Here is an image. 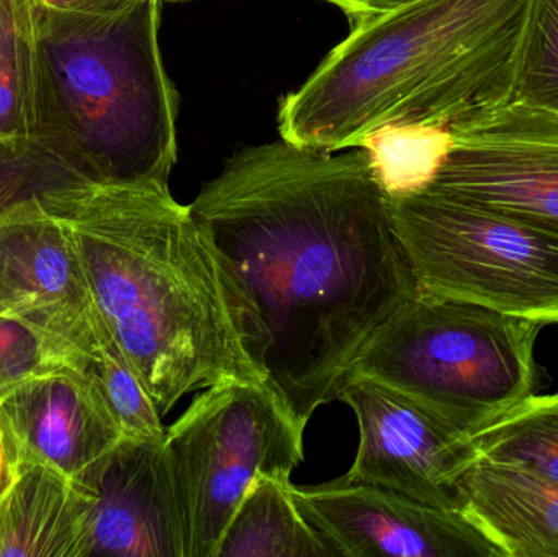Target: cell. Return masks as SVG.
I'll use <instances>...</instances> for the list:
<instances>
[{
	"label": "cell",
	"mask_w": 558,
	"mask_h": 557,
	"mask_svg": "<svg viewBox=\"0 0 558 557\" xmlns=\"http://www.w3.org/2000/svg\"><path fill=\"white\" fill-rule=\"evenodd\" d=\"M478 457L523 468L558 484V414L544 396H530L472 435Z\"/></svg>",
	"instance_id": "obj_18"
},
{
	"label": "cell",
	"mask_w": 558,
	"mask_h": 557,
	"mask_svg": "<svg viewBox=\"0 0 558 557\" xmlns=\"http://www.w3.org/2000/svg\"><path fill=\"white\" fill-rule=\"evenodd\" d=\"M337 401L353 411L360 427L347 480L386 487L426 506L456 509V483L478 458L471 438L366 376H347Z\"/></svg>",
	"instance_id": "obj_10"
},
{
	"label": "cell",
	"mask_w": 558,
	"mask_h": 557,
	"mask_svg": "<svg viewBox=\"0 0 558 557\" xmlns=\"http://www.w3.org/2000/svg\"><path fill=\"white\" fill-rule=\"evenodd\" d=\"M531 0H415L354 25L279 104L282 141L340 153L386 126L449 128L511 104Z\"/></svg>",
	"instance_id": "obj_3"
},
{
	"label": "cell",
	"mask_w": 558,
	"mask_h": 557,
	"mask_svg": "<svg viewBox=\"0 0 558 557\" xmlns=\"http://www.w3.org/2000/svg\"><path fill=\"white\" fill-rule=\"evenodd\" d=\"M12 461L0 499V557H90L95 494L38 461Z\"/></svg>",
	"instance_id": "obj_15"
},
{
	"label": "cell",
	"mask_w": 558,
	"mask_h": 557,
	"mask_svg": "<svg viewBox=\"0 0 558 557\" xmlns=\"http://www.w3.org/2000/svg\"><path fill=\"white\" fill-rule=\"evenodd\" d=\"M36 2L62 12L107 13L123 9L134 0H36Z\"/></svg>",
	"instance_id": "obj_25"
},
{
	"label": "cell",
	"mask_w": 558,
	"mask_h": 557,
	"mask_svg": "<svg viewBox=\"0 0 558 557\" xmlns=\"http://www.w3.org/2000/svg\"><path fill=\"white\" fill-rule=\"evenodd\" d=\"M291 477L258 473L222 533L215 557H331L337 552L302 516Z\"/></svg>",
	"instance_id": "obj_16"
},
{
	"label": "cell",
	"mask_w": 558,
	"mask_h": 557,
	"mask_svg": "<svg viewBox=\"0 0 558 557\" xmlns=\"http://www.w3.org/2000/svg\"><path fill=\"white\" fill-rule=\"evenodd\" d=\"M324 2L338 7L350 20L351 26H354L400 9L415 0H324Z\"/></svg>",
	"instance_id": "obj_24"
},
{
	"label": "cell",
	"mask_w": 558,
	"mask_h": 557,
	"mask_svg": "<svg viewBox=\"0 0 558 557\" xmlns=\"http://www.w3.org/2000/svg\"><path fill=\"white\" fill-rule=\"evenodd\" d=\"M81 373L97 389L124 438L163 440L162 415L105 319Z\"/></svg>",
	"instance_id": "obj_17"
},
{
	"label": "cell",
	"mask_w": 558,
	"mask_h": 557,
	"mask_svg": "<svg viewBox=\"0 0 558 557\" xmlns=\"http://www.w3.org/2000/svg\"><path fill=\"white\" fill-rule=\"evenodd\" d=\"M304 434L267 383L202 389L162 441L185 557H215L255 476L291 477L304 461Z\"/></svg>",
	"instance_id": "obj_7"
},
{
	"label": "cell",
	"mask_w": 558,
	"mask_h": 557,
	"mask_svg": "<svg viewBox=\"0 0 558 557\" xmlns=\"http://www.w3.org/2000/svg\"><path fill=\"white\" fill-rule=\"evenodd\" d=\"M513 104L558 114V0H531Z\"/></svg>",
	"instance_id": "obj_21"
},
{
	"label": "cell",
	"mask_w": 558,
	"mask_h": 557,
	"mask_svg": "<svg viewBox=\"0 0 558 557\" xmlns=\"http://www.w3.org/2000/svg\"><path fill=\"white\" fill-rule=\"evenodd\" d=\"M292 496L338 556L501 557L458 509L426 506L386 487L341 476L294 486Z\"/></svg>",
	"instance_id": "obj_11"
},
{
	"label": "cell",
	"mask_w": 558,
	"mask_h": 557,
	"mask_svg": "<svg viewBox=\"0 0 558 557\" xmlns=\"http://www.w3.org/2000/svg\"><path fill=\"white\" fill-rule=\"evenodd\" d=\"M454 493L456 509L501 557H558V484L478 457Z\"/></svg>",
	"instance_id": "obj_14"
},
{
	"label": "cell",
	"mask_w": 558,
	"mask_h": 557,
	"mask_svg": "<svg viewBox=\"0 0 558 557\" xmlns=\"http://www.w3.org/2000/svg\"><path fill=\"white\" fill-rule=\"evenodd\" d=\"M28 0H0V140L35 141Z\"/></svg>",
	"instance_id": "obj_20"
},
{
	"label": "cell",
	"mask_w": 558,
	"mask_h": 557,
	"mask_svg": "<svg viewBox=\"0 0 558 557\" xmlns=\"http://www.w3.org/2000/svg\"><path fill=\"white\" fill-rule=\"evenodd\" d=\"M251 307L248 353L305 432L418 294L363 147H245L190 205Z\"/></svg>",
	"instance_id": "obj_1"
},
{
	"label": "cell",
	"mask_w": 558,
	"mask_h": 557,
	"mask_svg": "<svg viewBox=\"0 0 558 557\" xmlns=\"http://www.w3.org/2000/svg\"><path fill=\"white\" fill-rule=\"evenodd\" d=\"M28 2L36 143L92 182L169 183L179 95L160 51L163 0L107 13Z\"/></svg>",
	"instance_id": "obj_4"
},
{
	"label": "cell",
	"mask_w": 558,
	"mask_h": 557,
	"mask_svg": "<svg viewBox=\"0 0 558 557\" xmlns=\"http://www.w3.org/2000/svg\"><path fill=\"white\" fill-rule=\"evenodd\" d=\"M544 399H546L547 404H549L558 414V392H556V395L544 396Z\"/></svg>",
	"instance_id": "obj_27"
},
{
	"label": "cell",
	"mask_w": 558,
	"mask_h": 557,
	"mask_svg": "<svg viewBox=\"0 0 558 557\" xmlns=\"http://www.w3.org/2000/svg\"><path fill=\"white\" fill-rule=\"evenodd\" d=\"M45 366L38 337L25 324L0 317V392Z\"/></svg>",
	"instance_id": "obj_23"
},
{
	"label": "cell",
	"mask_w": 558,
	"mask_h": 557,
	"mask_svg": "<svg viewBox=\"0 0 558 557\" xmlns=\"http://www.w3.org/2000/svg\"><path fill=\"white\" fill-rule=\"evenodd\" d=\"M0 317L49 353L87 349L100 323L74 235L39 196L0 218Z\"/></svg>",
	"instance_id": "obj_9"
},
{
	"label": "cell",
	"mask_w": 558,
	"mask_h": 557,
	"mask_svg": "<svg viewBox=\"0 0 558 557\" xmlns=\"http://www.w3.org/2000/svg\"><path fill=\"white\" fill-rule=\"evenodd\" d=\"M389 196L426 189L451 147L448 128L386 126L360 144Z\"/></svg>",
	"instance_id": "obj_19"
},
{
	"label": "cell",
	"mask_w": 558,
	"mask_h": 557,
	"mask_svg": "<svg viewBox=\"0 0 558 557\" xmlns=\"http://www.w3.org/2000/svg\"><path fill=\"white\" fill-rule=\"evenodd\" d=\"M162 441L124 438L108 458L95 487L90 556L185 557Z\"/></svg>",
	"instance_id": "obj_13"
},
{
	"label": "cell",
	"mask_w": 558,
	"mask_h": 557,
	"mask_svg": "<svg viewBox=\"0 0 558 557\" xmlns=\"http://www.w3.org/2000/svg\"><path fill=\"white\" fill-rule=\"evenodd\" d=\"M163 2H183V0H163Z\"/></svg>",
	"instance_id": "obj_28"
},
{
	"label": "cell",
	"mask_w": 558,
	"mask_h": 557,
	"mask_svg": "<svg viewBox=\"0 0 558 557\" xmlns=\"http://www.w3.org/2000/svg\"><path fill=\"white\" fill-rule=\"evenodd\" d=\"M39 202L71 229L95 304L162 419L189 392L265 383L247 300L169 183L82 180Z\"/></svg>",
	"instance_id": "obj_2"
},
{
	"label": "cell",
	"mask_w": 558,
	"mask_h": 557,
	"mask_svg": "<svg viewBox=\"0 0 558 557\" xmlns=\"http://www.w3.org/2000/svg\"><path fill=\"white\" fill-rule=\"evenodd\" d=\"M13 481V461L10 455L9 444H7L5 434H3L2 424H0V499L9 491Z\"/></svg>",
	"instance_id": "obj_26"
},
{
	"label": "cell",
	"mask_w": 558,
	"mask_h": 557,
	"mask_svg": "<svg viewBox=\"0 0 558 557\" xmlns=\"http://www.w3.org/2000/svg\"><path fill=\"white\" fill-rule=\"evenodd\" d=\"M448 131L426 189L558 235V114L511 101Z\"/></svg>",
	"instance_id": "obj_8"
},
{
	"label": "cell",
	"mask_w": 558,
	"mask_h": 557,
	"mask_svg": "<svg viewBox=\"0 0 558 557\" xmlns=\"http://www.w3.org/2000/svg\"><path fill=\"white\" fill-rule=\"evenodd\" d=\"M84 177L36 141L0 140V218L49 190Z\"/></svg>",
	"instance_id": "obj_22"
},
{
	"label": "cell",
	"mask_w": 558,
	"mask_h": 557,
	"mask_svg": "<svg viewBox=\"0 0 558 557\" xmlns=\"http://www.w3.org/2000/svg\"><path fill=\"white\" fill-rule=\"evenodd\" d=\"M0 424L12 460L46 464L90 494L124 440L94 385L62 366H45L0 392Z\"/></svg>",
	"instance_id": "obj_12"
},
{
	"label": "cell",
	"mask_w": 558,
	"mask_h": 557,
	"mask_svg": "<svg viewBox=\"0 0 558 557\" xmlns=\"http://www.w3.org/2000/svg\"><path fill=\"white\" fill-rule=\"evenodd\" d=\"M543 327L416 294L374 334L347 376L383 383L471 438L534 395Z\"/></svg>",
	"instance_id": "obj_5"
},
{
	"label": "cell",
	"mask_w": 558,
	"mask_h": 557,
	"mask_svg": "<svg viewBox=\"0 0 558 557\" xmlns=\"http://www.w3.org/2000/svg\"><path fill=\"white\" fill-rule=\"evenodd\" d=\"M389 209L418 294L558 324V235L432 189Z\"/></svg>",
	"instance_id": "obj_6"
}]
</instances>
